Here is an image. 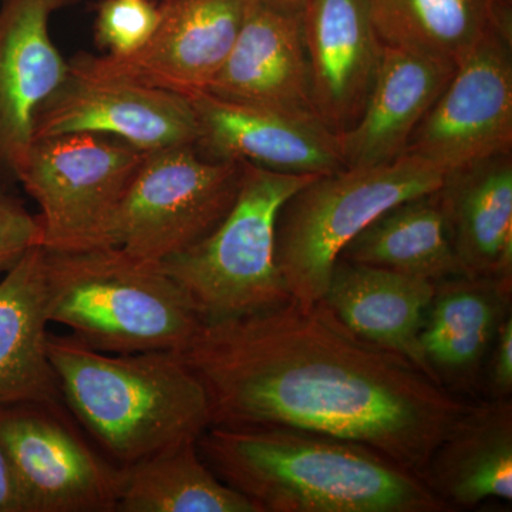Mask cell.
I'll return each mask as SVG.
<instances>
[{
	"mask_svg": "<svg viewBox=\"0 0 512 512\" xmlns=\"http://www.w3.org/2000/svg\"><path fill=\"white\" fill-rule=\"evenodd\" d=\"M244 163L205 157L195 146L146 154L131 181L111 245L163 264L215 229L231 210Z\"/></svg>",
	"mask_w": 512,
	"mask_h": 512,
	"instance_id": "8",
	"label": "cell"
},
{
	"mask_svg": "<svg viewBox=\"0 0 512 512\" xmlns=\"http://www.w3.org/2000/svg\"><path fill=\"white\" fill-rule=\"evenodd\" d=\"M249 0H165L147 45L133 55H83L74 64L185 97L207 92L234 46Z\"/></svg>",
	"mask_w": 512,
	"mask_h": 512,
	"instance_id": "12",
	"label": "cell"
},
{
	"mask_svg": "<svg viewBox=\"0 0 512 512\" xmlns=\"http://www.w3.org/2000/svg\"><path fill=\"white\" fill-rule=\"evenodd\" d=\"M160 8L148 0H104L96 19V42L109 55H133L156 32Z\"/></svg>",
	"mask_w": 512,
	"mask_h": 512,
	"instance_id": "26",
	"label": "cell"
},
{
	"mask_svg": "<svg viewBox=\"0 0 512 512\" xmlns=\"http://www.w3.org/2000/svg\"><path fill=\"white\" fill-rule=\"evenodd\" d=\"M424 483L451 511L512 500V404H471L431 454Z\"/></svg>",
	"mask_w": 512,
	"mask_h": 512,
	"instance_id": "21",
	"label": "cell"
},
{
	"mask_svg": "<svg viewBox=\"0 0 512 512\" xmlns=\"http://www.w3.org/2000/svg\"><path fill=\"white\" fill-rule=\"evenodd\" d=\"M212 426L292 427L379 451L423 478L471 404L346 328L325 303L204 322L183 352Z\"/></svg>",
	"mask_w": 512,
	"mask_h": 512,
	"instance_id": "1",
	"label": "cell"
},
{
	"mask_svg": "<svg viewBox=\"0 0 512 512\" xmlns=\"http://www.w3.org/2000/svg\"><path fill=\"white\" fill-rule=\"evenodd\" d=\"M434 289L436 282L427 279L338 259L320 302L357 336L404 357L437 383L420 345Z\"/></svg>",
	"mask_w": 512,
	"mask_h": 512,
	"instance_id": "19",
	"label": "cell"
},
{
	"mask_svg": "<svg viewBox=\"0 0 512 512\" xmlns=\"http://www.w3.org/2000/svg\"><path fill=\"white\" fill-rule=\"evenodd\" d=\"M384 45L458 64L495 25L512 23V0H367Z\"/></svg>",
	"mask_w": 512,
	"mask_h": 512,
	"instance_id": "24",
	"label": "cell"
},
{
	"mask_svg": "<svg viewBox=\"0 0 512 512\" xmlns=\"http://www.w3.org/2000/svg\"><path fill=\"white\" fill-rule=\"evenodd\" d=\"M439 197L464 275L512 289V153L448 171Z\"/></svg>",
	"mask_w": 512,
	"mask_h": 512,
	"instance_id": "20",
	"label": "cell"
},
{
	"mask_svg": "<svg viewBox=\"0 0 512 512\" xmlns=\"http://www.w3.org/2000/svg\"><path fill=\"white\" fill-rule=\"evenodd\" d=\"M456 66L439 57L384 45L365 109L355 126L338 134L345 168L373 167L403 156Z\"/></svg>",
	"mask_w": 512,
	"mask_h": 512,
	"instance_id": "18",
	"label": "cell"
},
{
	"mask_svg": "<svg viewBox=\"0 0 512 512\" xmlns=\"http://www.w3.org/2000/svg\"><path fill=\"white\" fill-rule=\"evenodd\" d=\"M46 252L50 323L106 353H183L204 325L188 293L158 264L117 247Z\"/></svg>",
	"mask_w": 512,
	"mask_h": 512,
	"instance_id": "4",
	"label": "cell"
},
{
	"mask_svg": "<svg viewBox=\"0 0 512 512\" xmlns=\"http://www.w3.org/2000/svg\"><path fill=\"white\" fill-rule=\"evenodd\" d=\"M205 463L258 512H448L409 468L365 446L292 427L211 426Z\"/></svg>",
	"mask_w": 512,
	"mask_h": 512,
	"instance_id": "2",
	"label": "cell"
},
{
	"mask_svg": "<svg viewBox=\"0 0 512 512\" xmlns=\"http://www.w3.org/2000/svg\"><path fill=\"white\" fill-rule=\"evenodd\" d=\"M0 448L26 512H117L123 470L64 403H0Z\"/></svg>",
	"mask_w": 512,
	"mask_h": 512,
	"instance_id": "9",
	"label": "cell"
},
{
	"mask_svg": "<svg viewBox=\"0 0 512 512\" xmlns=\"http://www.w3.org/2000/svg\"><path fill=\"white\" fill-rule=\"evenodd\" d=\"M447 171L403 154L390 163L319 175L282 205L275 258L292 298L312 305L343 247L400 202L439 190Z\"/></svg>",
	"mask_w": 512,
	"mask_h": 512,
	"instance_id": "6",
	"label": "cell"
},
{
	"mask_svg": "<svg viewBox=\"0 0 512 512\" xmlns=\"http://www.w3.org/2000/svg\"><path fill=\"white\" fill-rule=\"evenodd\" d=\"M42 247L37 215L0 183V275L9 272L30 249Z\"/></svg>",
	"mask_w": 512,
	"mask_h": 512,
	"instance_id": "27",
	"label": "cell"
},
{
	"mask_svg": "<svg viewBox=\"0 0 512 512\" xmlns=\"http://www.w3.org/2000/svg\"><path fill=\"white\" fill-rule=\"evenodd\" d=\"M207 93L320 120L312 101L303 6L249 0L234 46Z\"/></svg>",
	"mask_w": 512,
	"mask_h": 512,
	"instance_id": "13",
	"label": "cell"
},
{
	"mask_svg": "<svg viewBox=\"0 0 512 512\" xmlns=\"http://www.w3.org/2000/svg\"><path fill=\"white\" fill-rule=\"evenodd\" d=\"M0 512H26L25 500L18 481L10 470L8 460L0 448Z\"/></svg>",
	"mask_w": 512,
	"mask_h": 512,
	"instance_id": "29",
	"label": "cell"
},
{
	"mask_svg": "<svg viewBox=\"0 0 512 512\" xmlns=\"http://www.w3.org/2000/svg\"><path fill=\"white\" fill-rule=\"evenodd\" d=\"M198 121L195 148L214 160L249 163L286 174L343 170L338 134L322 121L212 96L190 97Z\"/></svg>",
	"mask_w": 512,
	"mask_h": 512,
	"instance_id": "14",
	"label": "cell"
},
{
	"mask_svg": "<svg viewBox=\"0 0 512 512\" xmlns=\"http://www.w3.org/2000/svg\"><path fill=\"white\" fill-rule=\"evenodd\" d=\"M72 0H5L0 8V183L33 143L40 107L66 82L70 63L60 55L49 23Z\"/></svg>",
	"mask_w": 512,
	"mask_h": 512,
	"instance_id": "15",
	"label": "cell"
},
{
	"mask_svg": "<svg viewBox=\"0 0 512 512\" xmlns=\"http://www.w3.org/2000/svg\"><path fill=\"white\" fill-rule=\"evenodd\" d=\"M512 289L493 276L457 275L436 282L420 345L437 383L456 394L483 386L485 363L510 315Z\"/></svg>",
	"mask_w": 512,
	"mask_h": 512,
	"instance_id": "17",
	"label": "cell"
},
{
	"mask_svg": "<svg viewBox=\"0 0 512 512\" xmlns=\"http://www.w3.org/2000/svg\"><path fill=\"white\" fill-rule=\"evenodd\" d=\"M483 386L493 400L511 399L512 394V313L498 329L497 338L485 363Z\"/></svg>",
	"mask_w": 512,
	"mask_h": 512,
	"instance_id": "28",
	"label": "cell"
},
{
	"mask_svg": "<svg viewBox=\"0 0 512 512\" xmlns=\"http://www.w3.org/2000/svg\"><path fill=\"white\" fill-rule=\"evenodd\" d=\"M303 37L316 114L333 133H345L365 109L382 63L369 2L308 0Z\"/></svg>",
	"mask_w": 512,
	"mask_h": 512,
	"instance_id": "16",
	"label": "cell"
},
{
	"mask_svg": "<svg viewBox=\"0 0 512 512\" xmlns=\"http://www.w3.org/2000/svg\"><path fill=\"white\" fill-rule=\"evenodd\" d=\"M338 259L431 282L464 275L451 242L439 190L384 211L350 239Z\"/></svg>",
	"mask_w": 512,
	"mask_h": 512,
	"instance_id": "23",
	"label": "cell"
},
{
	"mask_svg": "<svg viewBox=\"0 0 512 512\" xmlns=\"http://www.w3.org/2000/svg\"><path fill=\"white\" fill-rule=\"evenodd\" d=\"M146 154L100 134L35 138L15 180L39 205L43 249L113 247L114 222Z\"/></svg>",
	"mask_w": 512,
	"mask_h": 512,
	"instance_id": "7",
	"label": "cell"
},
{
	"mask_svg": "<svg viewBox=\"0 0 512 512\" xmlns=\"http://www.w3.org/2000/svg\"><path fill=\"white\" fill-rule=\"evenodd\" d=\"M47 353L67 409L117 467L198 441L212 426L208 394L183 353H106L53 333Z\"/></svg>",
	"mask_w": 512,
	"mask_h": 512,
	"instance_id": "3",
	"label": "cell"
},
{
	"mask_svg": "<svg viewBox=\"0 0 512 512\" xmlns=\"http://www.w3.org/2000/svg\"><path fill=\"white\" fill-rule=\"evenodd\" d=\"M74 133L117 138L151 153L195 146L200 130L190 97L70 62L66 82L37 113L33 140Z\"/></svg>",
	"mask_w": 512,
	"mask_h": 512,
	"instance_id": "11",
	"label": "cell"
},
{
	"mask_svg": "<svg viewBox=\"0 0 512 512\" xmlns=\"http://www.w3.org/2000/svg\"><path fill=\"white\" fill-rule=\"evenodd\" d=\"M276 2L288 3V5L305 6L308 0H276Z\"/></svg>",
	"mask_w": 512,
	"mask_h": 512,
	"instance_id": "30",
	"label": "cell"
},
{
	"mask_svg": "<svg viewBox=\"0 0 512 512\" xmlns=\"http://www.w3.org/2000/svg\"><path fill=\"white\" fill-rule=\"evenodd\" d=\"M316 177L244 163L237 200L224 220L160 264L188 293L204 322L241 318L292 299L276 265V221L282 205Z\"/></svg>",
	"mask_w": 512,
	"mask_h": 512,
	"instance_id": "5",
	"label": "cell"
},
{
	"mask_svg": "<svg viewBox=\"0 0 512 512\" xmlns=\"http://www.w3.org/2000/svg\"><path fill=\"white\" fill-rule=\"evenodd\" d=\"M121 470L117 512H258L211 470L197 441L164 448Z\"/></svg>",
	"mask_w": 512,
	"mask_h": 512,
	"instance_id": "25",
	"label": "cell"
},
{
	"mask_svg": "<svg viewBox=\"0 0 512 512\" xmlns=\"http://www.w3.org/2000/svg\"><path fill=\"white\" fill-rule=\"evenodd\" d=\"M508 153H512V23H500L458 62L403 154L448 173Z\"/></svg>",
	"mask_w": 512,
	"mask_h": 512,
	"instance_id": "10",
	"label": "cell"
},
{
	"mask_svg": "<svg viewBox=\"0 0 512 512\" xmlns=\"http://www.w3.org/2000/svg\"><path fill=\"white\" fill-rule=\"evenodd\" d=\"M45 259L37 245L0 281V403H64L47 353Z\"/></svg>",
	"mask_w": 512,
	"mask_h": 512,
	"instance_id": "22",
	"label": "cell"
}]
</instances>
